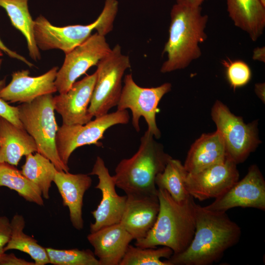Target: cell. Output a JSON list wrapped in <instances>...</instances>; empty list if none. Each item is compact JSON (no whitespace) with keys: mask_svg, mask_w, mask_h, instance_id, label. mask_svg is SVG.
<instances>
[{"mask_svg":"<svg viewBox=\"0 0 265 265\" xmlns=\"http://www.w3.org/2000/svg\"><path fill=\"white\" fill-rule=\"evenodd\" d=\"M58 67L37 77L27 70L14 72L10 82L0 90V98L10 103H28L36 98L57 91L55 80Z\"/></svg>","mask_w":265,"mask_h":265,"instance_id":"cell-16","label":"cell"},{"mask_svg":"<svg viewBox=\"0 0 265 265\" xmlns=\"http://www.w3.org/2000/svg\"><path fill=\"white\" fill-rule=\"evenodd\" d=\"M187 174L181 161L172 158L168 161L164 170L156 176V186L157 188L166 190L177 202H183L190 196L185 186Z\"/></svg>","mask_w":265,"mask_h":265,"instance_id":"cell-26","label":"cell"},{"mask_svg":"<svg viewBox=\"0 0 265 265\" xmlns=\"http://www.w3.org/2000/svg\"><path fill=\"white\" fill-rule=\"evenodd\" d=\"M120 223L136 240L144 238L157 220L159 204L158 194L126 195Z\"/></svg>","mask_w":265,"mask_h":265,"instance_id":"cell-17","label":"cell"},{"mask_svg":"<svg viewBox=\"0 0 265 265\" xmlns=\"http://www.w3.org/2000/svg\"><path fill=\"white\" fill-rule=\"evenodd\" d=\"M89 175H96L99 179L95 188L101 190L102 199L97 209L91 212L95 222L91 223L90 233L102 228L119 223L126 206L127 196L119 195L115 190V182L103 159L97 157Z\"/></svg>","mask_w":265,"mask_h":265,"instance_id":"cell-14","label":"cell"},{"mask_svg":"<svg viewBox=\"0 0 265 265\" xmlns=\"http://www.w3.org/2000/svg\"><path fill=\"white\" fill-rule=\"evenodd\" d=\"M37 151L34 139L24 128L0 117V163L17 166L23 156Z\"/></svg>","mask_w":265,"mask_h":265,"instance_id":"cell-21","label":"cell"},{"mask_svg":"<svg viewBox=\"0 0 265 265\" xmlns=\"http://www.w3.org/2000/svg\"><path fill=\"white\" fill-rule=\"evenodd\" d=\"M118 10L117 0H106L103 9L92 23L87 25H70L58 27L40 15L34 20L33 31L36 45L43 51L62 50L65 54L86 40L96 30L106 36L113 27Z\"/></svg>","mask_w":265,"mask_h":265,"instance_id":"cell-5","label":"cell"},{"mask_svg":"<svg viewBox=\"0 0 265 265\" xmlns=\"http://www.w3.org/2000/svg\"><path fill=\"white\" fill-rule=\"evenodd\" d=\"M2 51L0 50V56L3 55ZM2 62V59H0V68ZM5 86V80L3 79L0 80V90L2 89Z\"/></svg>","mask_w":265,"mask_h":265,"instance_id":"cell-38","label":"cell"},{"mask_svg":"<svg viewBox=\"0 0 265 265\" xmlns=\"http://www.w3.org/2000/svg\"><path fill=\"white\" fill-rule=\"evenodd\" d=\"M53 182L62 197L63 205L68 208L73 226L78 230L82 229L83 198L91 186V178L89 174H72L57 170Z\"/></svg>","mask_w":265,"mask_h":265,"instance_id":"cell-19","label":"cell"},{"mask_svg":"<svg viewBox=\"0 0 265 265\" xmlns=\"http://www.w3.org/2000/svg\"><path fill=\"white\" fill-rule=\"evenodd\" d=\"M0 50L7 54L9 57L18 59L29 67H32L33 64L26 59L24 56L19 54L16 52L13 51L7 48L0 39Z\"/></svg>","mask_w":265,"mask_h":265,"instance_id":"cell-34","label":"cell"},{"mask_svg":"<svg viewBox=\"0 0 265 265\" xmlns=\"http://www.w3.org/2000/svg\"></svg>","mask_w":265,"mask_h":265,"instance_id":"cell-40","label":"cell"},{"mask_svg":"<svg viewBox=\"0 0 265 265\" xmlns=\"http://www.w3.org/2000/svg\"><path fill=\"white\" fill-rule=\"evenodd\" d=\"M223 65L226 68V76L231 87L234 89L246 85L252 77L249 65L241 60H224Z\"/></svg>","mask_w":265,"mask_h":265,"instance_id":"cell-30","label":"cell"},{"mask_svg":"<svg viewBox=\"0 0 265 265\" xmlns=\"http://www.w3.org/2000/svg\"><path fill=\"white\" fill-rule=\"evenodd\" d=\"M0 265H35L34 262H28L17 257L14 254H5L0 256Z\"/></svg>","mask_w":265,"mask_h":265,"instance_id":"cell-33","label":"cell"},{"mask_svg":"<svg viewBox=\"0 0 265 265\" xmlns=\"http://www.w3.org/2000/svg\"><path fill=\"white\" fill-rule=\"evenodd\" d=\"M28 0H0V6L6 12L12 25L25 37L30 57L37 61L41 58L34 36V21L29 12Z\"/></svg>","mask_w":265,"mask_h":265,"instance_id":"cell-23","label":"cell"},{"mask_svg":"<svg viewBox=\"0 0 265 265\" xmlns=\"http://www.w3.org/2000/svg\"><path fill=\"white\" fill-rule=\"evenodd\" d=\"M111 51L105 36L97 32L65 54L62 67L58 70L55 85L59 94L66 92L76 80Z\"/></svg>","mask_w":265,"mask_h":265,"instance_id":"cell-11","label":"cell"},{"mask_svg":"<svg viewBox=\"0 0 265 265\" xmlns=\"http://www.w3.org/2000/svg\"><path fill=\"white\" fill-rule=\"evenodd\" d=\"M253 58L255 60L264 61H265V49L264 48H258L255 49L254 51Z\"/></svg>","mask_w":265,"mask_h":265,"instance_id":"cell-37","label":"cell"},{"mask_svg":"<svg viewBox=\"0 0 265 265\" xmlns=\"http://www.w3.org/2000/svg\"><path fill=\"white\" fill-rule=\"evenodd\" d=\"M96 80L88 111L98 117L108 113L117 106L122 90V78L126 70L131 68L129 57L122 53L116 44L110 52L97 65Z\"/></svg>","mask_w":265,"mask_h":265,"instance_id":"cell-7","label":"cell"},{"mask_svg":"<svg viewBox=\"0 0 265 265\" xmlns=\"http://www.w3.org/2000/svg\"><path fill=\"white\" fill-rule=\"evenodd\" d=\"M262 3L265 6V0H261Z\"/></svg>","mask_w":265,"mask_h":265,"instance_id":"cell-39","label":"cell"},{"mask_svg":"<svg viewBox=\"0 0 265 265\" xmlns=\"http://www.w3.org/2000/svg\"><path fill=\"white\" fill-rule=\"evenodd\" d=\"M171 87L170 83L166 82L155 87H142L134 82L131 74H127L124 80L117 110H131L132 125L137 132L140 131L139 119L143 117L147 124V130L159 139L161 132L156 123L158 106L163 96L171 90Z\"/></svg>","mask_w":265,"mask_h":265,"instance_id":"cell-10","label":"cell"},{"mask_svg":"<svg viewBox=\"0 0 265 265\" xmlns=\"http://www.w3.org/2000/svg\"><path fill=\"white\" fill-rule=\"evenodd\" d=\"M0 117L6 119L18 127L24 128L19 117L18 107L9 105L6 102L0 98Z\"/></svg>","mask_w":265,"mask_h":265,"instance_id":"cell-31","label":"cell"},{"mask_svg":"<svg viewBox=\"0 0 265 265\" xmlns=\"http://www.w3.org/2000/svg\"><path fill=\"white\" fill-rule=\"evenodd\" d=\"M87 240L100 265H119L132 237L120 223L107 226L90 233Z\"/></svg>","mask_w":265,"mask_h":265,"instance_id":"cell-18","label":"cell"},{"mask_svg":"<svg viewBox=\"0 0 265 265\" xmlns=\"http://www.w3.org/2000/svg\"><path fill=\"white\" fill-rule=\"evenodd\" d=\"M224 141L221 134L203 133L191 145L184 166L188 173L200 171L226 159Z\"/></svg>","mask_w":265,"mask_h":265,"instance_id":"cell-20","label":"cell"},{"mask_svg":"<svg viewBox=\"0 0 265 265\" xmlns=\"http://www.w3.org/2000/svg\"><path fill=\"white\" fill-rule=\"evenodd\" d=\"M10 224V238L4 247V252L11 249L18 250L30 256L35 265L50 264L46 248L40 245L33 238L24 233L25 226L24 217L18 214L14 215Z\"/></svg>","mask_w":265,"mask_h":265,"instance_id":"cell-24","label":"cell"},{"mask_svg":"<svg viewBox=\"0 0 265 265\" xmlns=\"http://www.w3.org/2000/svg\"><path fill=\"white\" fill-rule=\"evenodd\" d=\"M206 0H177V3L186 6L200 7Z\"/></svg>","mask_w":265,"mask_h":265,"instance_id":"cell-35","label":"cell"},{"mask_svg":"<svg viewBox=\"0 0 265 265\" xmlns=\"http://www.w3.org/2000/svg\"><path fill=\"white\" fill-rule=\"evenodd\" d=\"M57 170L53 163L38 152L26 156L22 173L40 189L43 198L48 199L52 183Z\"/></svg>","mask_w":265,"mask_h":265,"instance_id":"cell-25","label":"cell"},{"mask_svg":"<svg viewBox=\"0 0 265 265\" xmlns=\"http://www.w3.org/2000/svg\"><path fill=\"white\" fill-rule=\"evenodd\" d=\"M46 250L50 264L53 265H100L94 252L89 249H58L47 247Z\"/></svg>","mask_w":265,"mask_h":265,"instance_id":"cell-29","label":"cell"},{"mask_svg":"<svg viewBox=\"0 0 265 265\" xmlns=\"http://www.w3.org/2000/svg\"><path fill=\"white\" fill-rule=\"evenodd\" d=\"M195 214L193 238L184 251L166 260L169 265H212L239 241L240 228L226 212L211 211L196 204Z\"/></svg>","mask_w":265,"mask_h":265,"instance_id":"cell-1","label":"cell"},{"mask_svg":"<svg viewBox=\"0 0 265 265\" xmlns=\"http://www.w3.org/2000/svg\"><path fill=\"white\" fill-rule=\"evenodd\" d=\"M252 208L265 211V180L259 167L251 165L247 173L205 208L210 211L225 212L235 208Z\"/></svg>","mask_w":265,"mask_h":265,"instance_id":"cell-12","label":"cell"},{"mask_svg":"<svg viewBox=\"0 0 265 265\" xmlns=\"http://www.w3.org/2000/svg\"><path fill=\"white\" fill-rule=\"evenodd\" d=\"M154 138L147 130L140 138L138 151L132 157L122 159L115 168L116 186L126 195L158 194L156 177L172 157Z\"/></svg>","mask_w":265,"mask_h":265,"instance_id":"cell-4","label":"cell"},{"mask_svg":"<svg viewBox=\"0 0 265 265\" xmlns=\"http://www.w3.org/2000/svg\"><path fill=\"white\" fill-rule=\"evenodd\" d=\"M173 254L166 246L141 248L129 245L119 265H169L162 258L169 259Z\"/></svg>","mask_w":265,"mask_h":265,"instance_id":"cell-28","label":"cell"},{"mask_svg":"<svg viewBox=\"0 0 265 265\" xmlns=\"http://www.w3.org/2000/svg\"><path fill=\"white\" fill-rule=\"evenodd\" d=\"M265 83H260L255 85V91L258 97L265 102Z\"/></svg>","mask_w":265,"mask_h":265,"instance_id":"cell-36","label":"cell"},{"mask_svg":"<svg viewBox=\"0 0 265 265\" xmlns=\"http://www.w3.org/2000/svg\"><path fill=\"white\" fill-rule=\"evenodd\" d=\"M211 116L223 138L227 158L237 164L243 162L260 143L257 124H245L218 100L212 108Z\"/></svg>","mask_w":265,"mask_h":265,"instance_id":"cell-8","label":"cell"},{"mask_svg":"<svg viewBox=\"0 0 265 265\" xmlns=\"http://www.w3.org/2000/svg\"><path fill=\"white\" fill-rule=\"evenodd\" d=\"M127 110H117L96 117L84 125H62L58 128L56 135V147L62 162L68 166L69 158L78 148L86 145L101 146L100 140L106 131L112 126L127 124L130 121Z\"/></svg>","mask_w":265,"mask_h":265,"instance_id":"cell-9","label":"cell"},{"mask_svg":"<svg viewBox=\"0 0 265 265\" xmlns=\"http://www.w3.org/2000/svg\"><path fill=\"white\" fill-rule=\"evenodd\" d=\"M96 80L95 72L75 81L66 92L53 97L54 110L61 116L62 124L84 125L92 120L88 107Z\"/></svg>","mask_w":265,"mask_h":265,"instance_id":"cell-15","label":"cell"},{"mask_svg":"<svg viewBox=\"0 0 265 265\" xmlns=\"http://www.w3.org/2000/svg\"><path fill=\"white\" fill-rule=\"evenodd\" d=\"M169 37L162 53L167 59L160 72L169 73L188 67L202 54L200 45L207 36L205 32L208 16L202 13L201 6L176 3L170 12Z\"/></svg>","mask_w":265,"mask_h":265,"instance_id":"cell-2","label":"cell"},{"mask_svg":"<svg viewBox=\"0 0 265 265\" xmlns=\"http://www.w3.org/2000/svg\"><path fill=\"white\" fill-rule=\"evenodd\" d=\"M0 186H6L16 191L26 201L44 205L39 188L14 165L6 162L0 163Z\"/></svg>","mask_w":265,"mask_h":265,"instance_id":"cell-27","label":"cell"},{"mask_svg":"<svg viewBox=\"0 0 265 265\" xmlns=\"http://www.w3.org/2000/svg\"><path fill=\"white\" fill-rule=\"evenodd\" d=\"M158 197L159 208L155 223L145 237L135 240L134 245L141 248L166 246L174 254L181 253L188 246L195 232L194 198L190 196L178 203L160 188H158Z\"/></svg>","mask_w":265,"mask_h":265,"instance_id":"cell-3","label":"cell"},{"mask_svg":"<svg viewBox=\"0 0 265 265\" xmlns=\"http://www.w3.org/2000/svg\"><path fill=\"white\" fill-rule=\"evenodd\" d=\"M11 232L8 218L5 216H0V256L5 252L4 249L9 240Z\"/></svg>","mask_w":265,"mask_h":265,"instance_id":"cell-32","label":"cell"},{"mask_svg":"<svg viewBox=\"0 0 265 265\" xmlns=\"http://www.w3.org/2000/svg\"><path fill=\"white\" fill-rule=\"evenodd\" d=\"M53 96L49 94L18 106L19 117L24 129L34 139L37 152L50 159L58 171L69 172L56 147L58 128L54 116Z\"/></svg>","mask_w":265,"mask_h":265,"instance_id":"cell-6","label":"cell"},{"mask_svg":"<svg viewBox=\"0 0 265 265\" xmlns=\"http://www.w3.org/2000/svg\"><path fill=\"white\" fill-rule=\"evenodd\" d=\"M237 164L226 159L194 173H187L185 186L193 198L202 201L216 198L238 180Z\"/></svg>","mask_w":265,"mask_h":265,"instance_id":"cell-13","label":"cell"},{"mask_svg":"<svg viewBox=\"0 0 265 265\" xmlns=\"http://www.w3.org/2000/svg\"><path fill=\"white\" fill-rule=\"evenodd\" d=\"M227 10L235 26L254 42L263 34L265 6L261 0H226Z\"/></svg>","mask_w":265,"mask_h":265,"instance_id":"cell-22","label":"cell"}]
</instances>
